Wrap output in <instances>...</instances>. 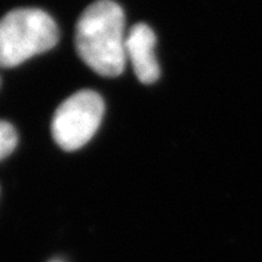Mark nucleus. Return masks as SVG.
I'll use <instances>...</instances> for the list:
<instances>
[{"label":"nucleus","mask_w":262,"mask_h":262,"mask_svg":"<svg viewBox=\"0 0 262 262\" xmlns=\"http://www.w3.org/2000/svg\"><path fill=\"white\" fill-rule=\"evenodd\" d=\"M124 14L114 0H97L78 19L75 47L82 60L102 76L121 75L126 59Z\"/></svg>","instance_id":"1"},{"label":"nucleus","mask_w":262,"mask_h":262,"mask_svg":"<svg viewBox=\"0 0 262 262\" xmlns=\"http://www.w3.org/2000/svg\"><path fill=\"white\" fill-rule=\"evenodd\" d=\"M59 28L46 11L16 8L0 20V67L10 69L55 47Z\"/></svg>","instance_id":"2"},{"label":"nucleus","mask_w":262,"mask_h":262,"mask_svg":"<svg viewBox=\"0 0 262 262\" xmlns=\"http://www.w3.org/2000/svg\"><path fill=\"white\" fill-rule=\"evenodd\" d=\"M104 102L93 90L73 94L56 108L51 123L52 137L66 151L83 147L99 128Z\"/></svg>","instance_id":"3"},{"label":"nucleus","mask_w":262,"mask_h":262,"mask_svg":"<svg viewBox=\"0 0 262 262\" xmlns=\"http://www.w3.org/2000/svg\"><path fill=\"white\" fill-rule=\"evenodd\" d=\"M156 34L150 26L138 23L126 36V59L133 66L135 76L145 84L159 78L161 69L156 58Z\"/></svg>","instance_id":"4"},{"label":"nucleus","mask_w":262,"mask_h":262,"mask_svg":"<svg viewBox=\"0 0 262 262\" xmlns=\"http://www.w3.org/2000/svg\"><path fill=\"white\" fill-rule=\"evenodd\" d=\"M17 143V134L14 126L8 122L0 121V161L14 151Z\"/></svg>","instance_id":"5"},{"label":"nucleus","mask_w":262,"mask_h":262,"mask_svg":"<svg viewBox=\"0 0 262 262\" xmlns=\"http://www.w3.org/2000/svg\"><path fill=\"white\" fill-rule=\"evenodd\" d=\"M50 262H63L62 259H52V261H50Z\"/></svg>","instance_id":"6"}]
</instances>
